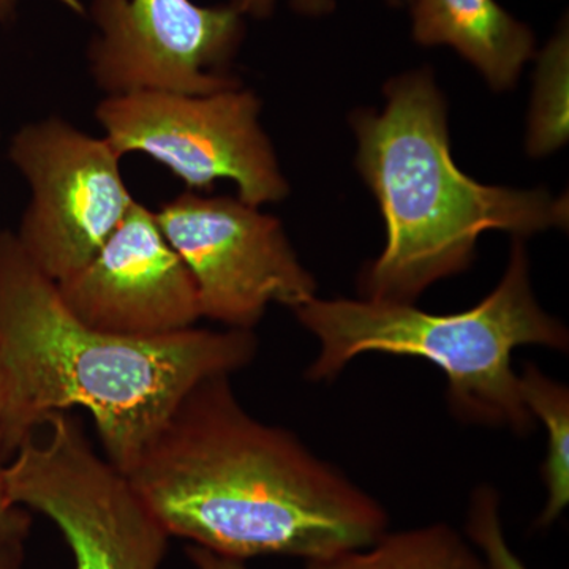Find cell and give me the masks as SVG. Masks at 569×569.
Masks as SVG:
<instances>
[{
	"label": "cell",
	"mask_w": 569,
	"mask_h": 569,
	"mask_svg": "<svg viewBox=\"0 0 569 569\" xmlns=\"http://www.w3.org/2000/svg\"><path fill=\"white\" fill-rule=\"evenodd\" d=\"M170 537L230 559H331L387 533L383 505L290 430L201 381L126 473Z\"/></svg>",
	"instance_id": "obj_1"
},
{
	"label": "cell",
	"mask_w": 569,
	"mask_h": 569,
	"mask_svg": "<svg viewBox=\"0 0 569 569\" xmlns=\"http://www.w3.org/2000/svg\"><path fill=\"white\" fill-rule=\"evenodd\" d=\"M257 351V336L242 329L160 337L93 329L67 309L13 231L0 233V447L9 459L50 415L82 408L104 458L129 473L183 397L244 369Z\"/></svg>",
	"instance_id": "obj_2"
},
{
	"label": "cell",
	"mask_w": 569,
	"mask_h": 569,
	"mask_svg": "<svg viewBox=\"0 0 569 569\" xmlns=\"http://www.w3.org/2000/svg\"><path fill=\"white\" fill-rule=\"evenodd\" d=\"M387 96L383 111L353 118L358 167L387 223V247L359 277L367 299L411 302L466 271L485 231L520 238L567 227L563 198L482 186L456 167L447 104L430 71L396 78Z\"/></svg>",
	"instance_id": "obj_3"
},
{
	"label": "cell",
	"mask_w": 569,
	"mask_h": 569,
	"mask_svg": "<svg viewBox=\"0 0 569 569\" xmlns=\"http://www.w3.org/2000/svg\"><path fill=\"white\" fill-rule=\"evenodd\" d=\"M317 337L318 355L307 369L310 381L339 376L366 353L415 356L443 370L448 407L470 425L505 427L526 436L533 415L523 403L512 351L539 346L568 350V331L538 305L529 257L515 238L507 272L477 307L436 316L411 302L310 299L293 310Z\"/></svg>",
	"instance_id": "obj_4"
},
{
	"label": "cell",
	"mask_w": 569,
	"mask_h": 569,
	"mask_svg": "<svg viewBox=\"0 0 569 569\" xmlns=\"http://www.w3.org/2000/svg\"><path fill=\"white\" fill-rule=\"evenodd\" d=\"M3 477L17 507L58 526L74 569H160L170 535L71 411L44 419L7 460Z\"/></svg>",
	"instance_id": "obj_5"
},
{
	"label": "cell",
	"mask_w": 569,
	"mask_h": 569,
	"mask_svg": "<svg viewBox=\"0 0 569 569\" xmlns=\"http://www.w3.org/2000/svg\"><path fill=\"white\" fill-rule=\"evenodd\" d=\"M260 112V99L239 86L212 93L107 96L96 118L119 156L144 153L192 192L233 181L239 200L260 208L288 194Z\"/></svg>",
	"instance_id": "obj_6"
},
{
	"label": "cell",
	"mask_w": 569,
	"mask_h": 569,
	"mask_svg": "<svg viewBox=\"0 0 569 569\" xmlns=\"http://www.w3.org/2000/svg\"><path fill=\"white\" fill-rule=\"evenodd\" d=\"M9 157L31 190L14 236L36 268L61 282L92 260L134 203L122 157L58 116L24 123Z\"/></svg>",
	"instance_id": "obj_7"
},
{
	"label": "cell",
	"mask_w": 569,
	"mask_h": 569,
	"mask_svg": "<svg viewBox=\"0 0 569 569\" xmlns=\"http://www.w3.org/2000/svg\"><path fill=\"white\" fill-rule=\"evenodd\" d=\"M156 217L193 277L203 318L252 331L269 306L295 310L316 298L282 223L257 206L187 190Z\"/></svg>",
	"instance_id": "obj_8"
},
{
	"label": "cell",
	"mask_w": 569,
	"mask_h": 569,
	"mask_svg": "<svg viewBox=\"0 0 569 569\" xmlns=\"http://www.w3.org/2000/svg\"><path fill=\"white\" fill-rule=\"evenodd\" d=\"M92 80L107 96L212 93L239 88L228 73L244 39L233 6L193 0H92Z\"/></svg>",
	"instance_id": "obj_9"
},
{
	"label": "cell",
	"mask_w": 569,
	"mask_h": 569,
	"mask_svg": "<svg viewBox=\"0 0 569 569\" xmlns=\"http://www.w3.org/2000/svg\"><path fill=\"white\" fill-rule=\"evenodd\" d=\"M56 287L78 320L111 335H174L203 318L192 274L138 200L92 260Z\"/></svg>",
	"instance_id": "obj_10"
},
{
	"label": "cell",
	"mask_w": 569,
	"mask_h": 569,
	"mask_svg": "<svg viewBox=\"0 0 569 569\" xmlns=\"http://www.w3.org/2000/svg\"><path fill=\"white\" fill-rule=\"evenodd\" d=\"M411 17L418 43L455 48L497 91L515 84L535 52L533 32L496 0H415Z\"/></svg>",
	"instance_id": "obj_11"
},
{
	"label": "cell",
	"mask_w": 569,
	"mask_h": 569,
	"mask_svg": "<svg viewBox=\"0 0 569 569\" xmlns=\"http://www.w3.org/2000/svg\"><path fill=\"white\" fill-rule=\"evenodd\" d=\"M306 569H486L466 535L448 523L387 531L367 548L331 559L307 561Z\"/></svg>",
	"instance_id": "obj_12"
},
{
	"label": "cell",
	"mask_w": 569,
	"mask_h": 569,
	"mask_svg": "<svg viewBox=\"0 0 569 569\" xmlns=\"http://www.w3.org/2000/svg\"><path fill=\"white\" fill-rule=\"evenodd\" d=\"M518 376L523 403L533 418L541 419L548 433L541 468L548 496L537 519L539 529H548L569 503V391L567 385L552 380L535 365L523 366Z\"/></svg>",
	"instance_id": "obj_13"
},
{
	"label": "cell",
	"mask_w": 569,
	"mask_h": 569,
	"mask_svg": "<svg viewBox=\"0 0 569 569\" xmlns=\"http://www.w3.org/2000/svg\"><path fill=\"white\" fill-rule=\"evenodd\" d=\"M568 52L565 24L539 58L529 138V149L535 156L556 151L567 141Z\"/></svg>",
	"instance_id": "obj_14"
},
{
	"label": "cell",
	"mask_w": 569,
	"mask_h": 569,
	"mask_svg": "<svg viewBox=\"0 0 569 569\" xmlns=\"http://www.w3.org/2000/svg\"><path fill=\"white\" fill-rule=\"evenodd\" d=\"M466 538L477 549L486 569H530L509 546L496 488L478 486L467 509Z\"/></svg>",
	"instance_id": "obj_15"
},
{
	"label": "cell",
	"mask_w": 569,
	"mask_h": 569,
	"mask_svg": "<svg viewBox=\"0 0 569 569\" xmlns=\"http://www.w3.org/2000/svg\"><path fill=\"white\" fill-rule=\"evenodd\" d=\"M7 460L9 458L0 447V546L13 541H26L31 530V516L24 508L17 507L7 493L6 477H3Z\"/></svg>",
	"instance_id": "obj_16"
},
{
	"label": "cell",
	"mask_w": 569,
	"mask_h": 569,
	"mask_svg": "<svg viewBox=\"0 0 569 569\" xmlns=\"http://www.w3.org/2000/svg\"><path fill=\"white\" fill-rule=\"evenodd\" d=\"M399 2V0H397ZM231 6L244 17L268 18L274 11L276 0H231ZM291 6L299 13L318 14L335 10V0H291Z\"/></svg>",
	"instance_id": "obj_17"
},
{
	"label": "cell",
	"mask_w": 569,
	"mask_h": 569,
	"mask_svg": "<svg viewBox=\"0 0 569 569\" xmlns=\"http://www.w3.org/2000/svg\"><path fill=\"white\" fill-rule=\"evenodd\" d=\"M187 556L192 561L194 569H249L246 567V561L219 556V553L193 545L187 549Z\"/></svg>",
	"instance_id": "obj_18"
},
{
	"label": "cell",
	"mask_w": 569,
	"mask_h": 569,
	"mask_svg": "<svg viewBox=\"0 0 569 569\" xmlns=\"http://www.w3.org/2000/svg\"><path fill=\"white\" fill-rule=\"evenodd\" d=\"M24 542L0 546V569H24Z\"/></svg>",
	"instance_id": "obj_19"
},
{
	"label": "cell",
	"mask_w": 569,
	"mask_h": 569,
	"mask_svg": "<svg viewBox=\"0 0 569 569\" xmlns=\"http://www.w3.org/2000/svg\"><path fill=\"white\" fill-rule=\"evenodd\" d=\"M54 2L61 3V6L74 11V13H86L84 3H82L81 0H54ZM17 3L18 0H0V26L7 24V22L13 20Z\"/></svg>",
	"instance_id": "obj_20"
},
{
	"label": "cell",
	"mask_w": 569,
	"mask_h": 569,
	"mask_svg": "<svg viewBox=\"0 0 569 569\" xmlns=\"http://www.w3.org/2000/svg\"><path fill=\"white\" fill-rule=\"evenodd\" d=\"M0 408H2V389H0Z\"/></svg>",
	"instance_id": "obj_21"
}]
</instances>
